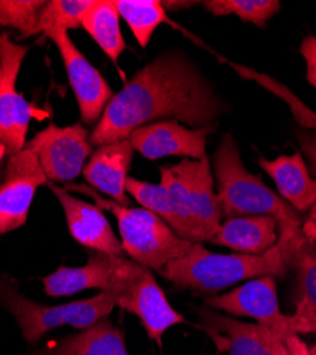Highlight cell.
<instances>
[{
    "label": "cell",
    "mask_w": 316,
    "mask_h": 355,
    "mask_svg": "<svg viewBox=\"0 0 316 355\" xmlns=\"http://www.w3.org/2000/svg\"><path fill=\"white\" fill-rule=\"evenodd\" d=\"M260 166L272 178L279 195L297 211H310L316 203V180L309 175L301 155H281L274 161L258 158Z\"/></svg>",
    "instance_id": "cell-19"
},
{
    "label": "cell",
    "mask_w": 316,
    "mask_h": 355,
    "mask_svg": "<svg viewBox=\"0 0 316 355\" xmlns=\"http://www.w3.org/2000/svg\"><path fill=\"white\" fill-rule=\"evenodd\" d=\"M272 351H274V355H301L297 349L286 345L281 336H275L272 341Z\"/></svg>",
    "instance_id": "cell-31"
},
{
    "label": "cell",
    "mask_w": 316,
    "mask_h": 355,
    "mask_svg": "<svg viewBox=\"0 0 316 355\" xmlns=\"http://www.w3.org/2000/svg\"><path fill=\"white\" fill-rule=\"evenodd\" d=\"M32 355H130L124 334L108 317L92 327L35 351Z\"/></svg>",
    "instance_id": "cell-20"
},
{
    "label": "cell",
    "mask_w": 316,
    "mask_h": 355,
    "mask_svg": "<svg viewBox=\"0 0 316 355\" xmlns=\"http://www.w3.org/2000/svg\"><path fill=\"white\" fill-rule=\"evenodd\" d=\"M81 28L88 32L113 63H117L126 49L120 28L116 0H94L83 17Z\"/></svg>",
    "instance_id": "cell-22"
},
{
    "label": "cell",
    "mask_w": 316,
    "mask_h": 355,
    "mask_svg": "<svg viewBox=\"0 0 316 355\" xmlns=\"http://www.w3.org/2000/svg\"><path fill=\"white\" fill-rule=\"evenodd\" d=\"M301 145L303 148V151L308 154L312 162V169L316 172V138L313 137H302L301 138ZM305 238L309 242L316 243V203L312 206V209L309 211V216L306 222L302 226Z\"/></svg>",
    "instance_id": "cell-28"
},
{
    "label": "cell",
    "mask_w": 316,
    "mask_h": 355,
    "mask_svg": "<svg viewBox=\"0 0 316 355\" xmlns=\"http://www.w3.org/2000/svg\"><path fill=\"white\" fill-rule=\"evenodd\" d=\"M214 130L215 125L191 130L178 121L164 120L135 128L127 139L134 151L153 161L164 157L203 159L207 157V138Z\"/></svg>",
    "instance_id": "cell-12"
},
{
    "label": "cell",
    "mask_w": 316,
    "mask_h": 355,
    "mask_svg": "<svg viewBox=\"0 0 316 355\" xmlns=\"http://www.w3.org/2000/svg\"><path fill=\"white\" fill-rule=\"evenodd\" d=\"M28 46H22L0 35V145L10 157L26 146V135L33 108L16 88L22 63Z\"/></svg>",
    "instance_id": "cell-6"
},
{
    "label": "cell",
    "mask_w": 316,
    "mask_h": 355,
    "mask_svg": "<svg viewBox=\"0 0 316 355\" xmlns=\"http://www.w3.org/2000/svg\"><path fill=\"white\" fill-rule=\"evenodd\" d=\"M213 162L222 216L228 219L256 215L274 218L281 232L278 245L288 260V256L306 239L302 219L297 211L269 189L261 178L245 169L231 134L222 135Z\"/></svg>",
    "instance_id": "cell-2"
},
{
    "label": "cell",
    "mask_w": 316,
    "mask_h": 355,
    "mask_svg": "<svg viewBox=\"0 0 316 355\" xmlns=\"http://www.w3.org/2000/svg\"><path fill=\"white\" fill-rule=\"evenodd\" d=\"M288 268V260L278 243L258 256L242 253L221 254L207 250L201 243H195L187 254L169 261L161 275L181 288L217 293L248 279L263 276L283 277Z\"/></svg>",
    "instance_id": "cell-3"
},
{
    "label": "cell",
    "mask_w": 316,
    "mask_h": 355,
    "mask_svg": "<svg viewBox=\"0 0 316 355\" xmlns=\"http://www.w3.org/2000/svg\"><path fill=\"white\" fill-rule=\"evenodd\" d=\"M90 134L81 123L69 127L49 124L24 148L35 154L49 181L72 182L94 151Z\"/></svg>",
    "instance_id": "cell-7"
},
{
    "label": "cell",
    "mask_w": 316,
    "mask_h": 355,
    "mask_svg": "<svg viewBox=\"0 0 316 355\" xmlns=\"http://www.w3.org/2000/svg\"><path fill=\"white\" fill-rule=\"evenodd\" d=\"M49 188L60 202L73 239L81 246L110 256H126L122 242L114 234L106 215L97 205L84 202L65 188L49 184Z\"/></svg>",
    "instance_id": "cell-14"
},
{
    "label": "cell",
    "mask_w": 316,
    "mask_h": 355,
    "mask_svg": "<svg viewBox=\"0 0 316 355\" xmlns=\"http://www.w3.org/2000/svg\"><path fill=\"white\" fill-rule=\"evenodd\" d=\"M94 0H51L40 13L42 33L47 35L54 28H80L83 17L92 8Z\"/></svg>",
    "instance_id": "cell-27"
},
{
    "label": "cell",
    "mask_w": 316,
    "mask_h": 355,
    "mask_svg": "<svg viewBox=\"0 0 316 355\" xmlns=\"http://www.w3.org/2000/svg\"><path fill=\"white\" fill-rule=\"evenodd\" d=\"M174 169L183 182L190 212L211 239L222 223V212L218 195L214 191V176L208 157L183 159Z\"/></svg>",
    "instance_id": "cell-17"
},
{
    "label": "cell",
    "mask_w": 316,
    "mask_h": 355,
    "mask_svg": "<svg viewBox=\"0 0 316 355\" xmlns=\"http://www.w3.org/2000/svg\"><path fill=\"white\" fill-rule=\"evenodd\" d=\"M299 283V302L290 315L292 336L316 334V243L305 239L288 257Z\"/></svg>",
    "instance_id": "cell-21"
},
{
    "label": "cell",
    "mask_w": 316,
    "mask_h": 355,
    "mask_svg": "<svg viewBox=\"0 0 316 355\" xmlns=\"http://www.w3.org/2000/svg\"><path fill=\"white\" fill-rule=\"evenodd\" d=\"M134 157V148L128 139L97 146L83 168L85 182L119 205L128 206L126 180Z\"/></svg>",
    "instance_id": "cell-16"
},
{
    "label": "cell",
    "mask_w": 316,
    "mask_h": 355,
    "mask_svg": "<svg viewBox=\"0 0 316 355\" xmlns=\"http://www.w3.org/2000/svg\"><path fill=\"white\" fill-rule=\"evenodd\" d=\"M117 307L135 315L149 337L158 345L163 344V337L167 330L187 320L172 307L163 288L157 283L150 269L138 266L134 275L117 293Z\"/></svg>",
    "instance_id": "cell-10"
},
{
    "label": "cell",
    "mask_w": 316,
    "mask_h": 355,
    "mask_svg": "<svg viewBox=\"0 0 316 355\" xmlns=\"http://www.w3.org/2000/svg\"><path fill=\"white\" fill-rule=\"evenodd\" d=\"M203 5L217 17L234 15L258 27H267L268 20L281 10L278 0H206Z\"/></svg>",
    "instance_id": "cell-25"
},
{
    "label": "cell",
    "mask_w": 316,
    "mask_h": 355,
    "mask_svg": "<svg viewBox=\"0 0 316 355\" xmlns=\"http://www.w3.org/2000/svg\"><path fill=\"white\" fill-rule=\"evenodd\" d=\"M278 222L271 216H241L221 223L210 239L213 245L242 254H264L278 243Z\"/></svg>",
    "instance_id": "cell-18"
},
{
    "label": "cell",
    "mask_w": 316,
    "mask_h": 355,
    "mask_svg": "<svg viewBox=\"0 0 316 355\" xmlns=\"http://www.w3.org/2000/svg\"><path fill=\"white\" fill-rule=\"evenodd\" d=\"M130 264L131 259L126 256L93 252L84 266L59 268L42 282L49 297H66L89 288L114 294L123 283Z\"/></svg>",
    "instance_id": "cell-13"
},
{
    "label": "cell",
    "mask_w": 316,
    "mask_h": 355,
    "mask_svg": "<svg viewBox=\"0 0 316 355\" xmlns=\"http://www.w3.org/2000/svg\"><path fill=\"white\" fill-rule=\"evenodd\" d=\"M5 166H6V164L0 162V182H2V180H3V175H5Z\"/></svg>",
    "instance_id": "cell-32"
},
{
    "label": "cell",
    "mask_w": 316,
    "mask_h": 355,
    "mask_svg": "<svg viewBox=\"0 0 316 355\" xmlns=\"http://www.w3.org/2000/svg\"><path fill=\"white\" fill-rule=\"evenodd\" d=\"M225 104L198 67L178 51H167L138 70L114 94L90 134L93 146L127 139L138 127L172 120L211 127Z\"/></svg>",
    "instance_id": "cell-1"
},
{
    "label": "cell",
    "mask_w": 316,
    "mask_h": 355,
    "mask_svg": "<svg viewBox=\"0 0 316 355\" xmlns=\"http://www.w3.org/2000/svg\"><path fill=\"white\" fill-rule=\"evenodd\" d=\"M214 310L238 317H251L258 324L278 333L283 340L291 337L290 315L281 313L276 282L272 276L256 277L245 284L206 300Z\"/></svg>",
    "instance_id": "cell-11"
},
{
    "label": "cell",
    "mask_w": 316,
    "mask_h": 355,
    "mask_svg": "<svg viewBox=\"0 0 316 355\" xmlns=\"http://www.w3.org/2000/svg\"><path fill=\"white\" fill-rule=\"evenodd\" d=\"M116 5L141 47H147L157 27L167 21L165 9L158 0H116Z\"/></svg>",
    "instance_id": "cell-23"
},
{
    "label": "cell",
    "mask_w": 316,
    "mask_h": 355,
    "mask_svg": "<svg viewBox=\"0 0 316 355\" xmlns=\"http://www.w3.org/2000/svg\"><path fill=\"white\" fill-rule=\"evenodd\" d=\"M197 314L219 352L224 351L228 355H274L272 341L279 334L265 325L244 322L207 309H199Z\"/></svg>",
    "instance_id": "cell-15"
},
{
    "label": "cell",
    "mask_w": 316,
    "mask_h": 355,
    "mask_svg": "<svg viewBox=\"0 0 316 355\" xmlns=\"http://www.w3.org/2000/svg\"><path fill=\"white\" fill-rule=\"evenodd\" d=\"M285 344L297 349L301 355H316V345H313L312 348H306V345L298 338V336H291V337H286L285 340Z\"/></svg>",
    "instance_id": "cell-30"
},
{
    "label": "cell",
    "mask_w": 316,
    "mask_h": 355,
    "mask_svg": "<svg viewBox=\"0 0 316 355\" xmlns=\"http://www.w3.org/2000/svg\"><path fill=\"white\" fill-rule=\"evenodd\" d=\"M126 191L131 195L142 208L149 209L161 218L172 230H174L183 239L190 241L188 230L178 216L174 206H172L164 187L161 184H151L135 180L128 176L126 180Z\"/></svg>",
    "instance_id": "cell-24"
},
{
    "label": "cell",
    "mask_w": 316,
    "mask_h": 355,
    "mask_svg": "<svg viewBox=\"0 0 316 355\" xmlns=\"http://www.w3.org/2000/svg\"><path fill=\"white\" fill-rule=\"evenodd\" d=\"M5 157H6V153H5V150L2 148V145H0V162H3Z\"/></svg>",
    "instance_id": "cell-33"
},
{
    "label": "cell",
    "mask_w": 316,
    "mask_h": 355,
    "mask_svg": "<svg viewBox=\"0 0 316 355\" xmlns=\"http://www.w3.org/2000/svg\"><path fill=\"white\" fill-rule=\"evenodd\" d=\"M49 185L38 158L27 148L8 157L0 182V234L26 225L36 191Z\"/></svg>",
    "instance_id": "cell-9"
},
{
    "label": "cell",
    "mask_w": 316,
    "mask_h": 355,
    "mask_svg": "<svg viewBox=\"0 0 316 355\" xmlns=\"http://www.w3.org/2000/svg\"><path fill=\"white\" fill-rule=\"evenodd\" d=\"M0 304L16 320L27 344H36L50 330L72 325L85 330L117 307L113 293L101 291L90 299L59 306H46L31 300L20 293L17 283L8 275L0 276Z\"/></svg>",
    "instance_id": "cell-5"
},
{
    "label": "cell",
    "mask_w": 316,
    "mask_h": 355,
    "mask_svg": "<svg viewBox=\"0 0 316 355\" xmlns=\"http://www.w3.org/2000/svg\"><path fill=\"white\" fill-rule=\"evenodd\" d=\"M46 36L59 49L69 83L78 104L81 121L85 125H97L107 104L114 97L111 87L101 73L77 49L69 31L54 28Z\"/></svg>",
    "instance_id": "cell-8"
},
{
    "label": "cell",
    "mask_w": 316,
    "mask_h": 355,
    "mask_svg": "<svg viewBox=\"0 0 316 355\" xmlns=\"http://www.w3.org/2000/svg\"><path fill=\"white\" fill-rule=\"evenodd\" d=\"M67 192L92 198L101 211H108L117 219L124 253L138 264L161 275L165 266L187 254L195 243L183 239L161 218L146 208H128L110 198L101 196L89 185L67 184Z\"/></svg>",
    "instance_id": "cell-4"
},
{
    "label": "cell",
    "mask_w": 316,
    "mask_h": 355,
    "mask_svg": "<svg viewBox=\"0 0 316 355\" xmlns=\"http://www.w3.org/2000/svg\"><path fill=\"white\" fill-rule=\"evenodd\" d=\"M44 0H0V27H10L24 39L42 33L40 13Z\"/></svg>",
    "instance_id": "cell-26"
},
{
    "label": "cell",
    "mask_w": 316,
    "mask_h": 355,
    "mask_svg": "<svg viewBox=\"0 0 316 355\" xmlns=\"http://www.w3.org/2000/svg\"><path fill=\"white\" fill-rule=\"evenodd\" d=\"M299 51L306 62V78L316 88V37L303 39Z\"/></svg>",
    "instance_id": "cell-29"
}]
</instances>
